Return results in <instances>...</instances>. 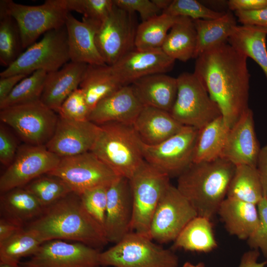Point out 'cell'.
<instances>
[{"mask_svg":"<svg viewBox=\"0 0 267 267\" xmlns=\"http://www.w3.org/2000/svg\"><path fill=\"white\" fill-rule=\"evenodd\" d=\"M234 15L242 25L267 27V7L256 11H236Z\"/></svg>","mask_w":267,"mask_h":267,"instance_id":"47","label":"cell"},{"mask_svg":"<svg viewBox=\"0 0 267 267\" xmlns=\"http://www.w3.org/2000/svg\"><path fill=\"white\" fill-rule=\"evenodd\" d=\"M0 267H23L19 264H12L0 262Z\"/></svg>","mask_w":267,"mask_h":267,"instance_id":"55","label":"cell"},{"mask_svg":"<svg viewBox=\"0 0 267 267\" xmlns=\"http://www.w3.org/2000/svg\"><path fill=\"white\" fill-rule=\"evenodd\" d=\"M24 227L3 218L0 219V243L6 240Z\"/></svg>","mask_w":267,"mask_h":267,"instance_id":"52","label":"cell"},{"mask_svg":"<svg viewBox=\"0 0 267 267\" xmlns=\"http://www.w3.org/2000/svg\"><path fill=\"white\" fill-rule=\"evenodd\" d=\"M42 243L34 232L24 228L0 243V262L19 264L22 258L35 254Z\"/></svg>","mask_w":267,"mask_h":267,"instance_id":"37","label":"cell"},{"mask_svg":"<svg viewBox=\"0 0 267 267\" xmlns=\"http://www.w3.org/2000/svg\"><path fill=\"white\" fill-rule=\"evenodd\" d=\"M177 79V95L170 113L177 121L200 130L222 116L218 104L194 72L182 73Z\"/></svg>","mask_w":267,"mask_h":267,"instance_id":"6","label":"cell"},{"mask_svg":"<svg viewBox=\"0 0 267 267\" xmlns=\"http://www.w3.org/2000/svg\"><path fill=\"white\" fill-rule=\"evenodd\" d=\"M3 0L8 13L19 26L24 49L36 43L41 35L64 26L70 13L67 0H46L38 5Z\"/></svg>","mask_w":267,"mask_h":267,"instance_id":"10","label":"cell"},{"mask_svg":"<svg viewBox=\"0 0 267 267\" xmlns=\"http://www.w3.org/2000/svg\"><path fill=\"white\" fill-rule=\"evenodd\" d=\"M227 231L240 239H248L260 222L257 205L226 197L218 213Z\"/></svg>","mask_w":267,"mask_h":267,"instance_id":"26","label":"cell"},{"mask_svg":"<svg viewBox=\"0 0 267 267\" xmlns=\"http://www.w3.org/2000/svg\"><path fill=\"white\" fill-rule=\"evenodd\" d=\"M235 169V165L222 158L192 163L178 177L177 187L197 216L211 220L226 197Z\"/></svg>","mask_w":267,"mask_h":267,"instance_id":"3","label":"cell"},{"mask_svg":"<svg viewBox=\"0 0 267 267\" xmlns=\"http://www.w3.org/2000/svg\"><path fill=\"white\" fill-rule=\"evenodd\" d=\"M260 222L255 232L247 239L251 249L260 250L267 260V201L264 197L257 205Z\"/></svg>","mask_w":267,"mask_h":267,"instance_id":"44","label":"cell"},{"mask_svg":"<svg viewBox=\"0 0 267 267\" xmlns=\"http://www.w3.org/2000/svg\"><path fill=\"white\" fill-rule=\"evenodd\" d=\"M88 64L69 61L60 69L47 73L41 101L58 113L62 104L83 80Z\"/></svg>","mask_w":267,"mask_h":267,"instance_id":"23","label":"cell"},{"mask_svg":"<svg viewBox=\"0 0 267 267\" xmlns=\"http://www.w3.org/2000/svg\"><path fill=\"white\" fill-rule=\"evenodd\" d=\"M44 208L24 187L1 193V217L24 227L42 213Z\"/></svg>","mask_w":267,"mask_h":267,"instance_id":"27","label":"cell"},{"mask_svg":"<svg viewBox=\"0 0 267 267\" xmlns=\"http://www.w3.org/2000/svg\"><path fill=\"white\" fill-rule=\"evenodd\" d=\"M146 236L131 231L108 249L100 252V266L178 267V258L171 250Z\"/></svg>","mask_w":267,"mask_h":267,"instance_id":"5","label":"cell"},{"mask_svg":"<svg viewBox=\"0 0 267 267\" xmlns=\"http://www.w3.org/2000/svg\"><path fill=\"white\" fill-rule=\"evenodd\" d=\"M21 32L15 19L0 1V64L7 68L24 51Z\"/></svg>","mask_w":267,"mask_h":267,"instance_id":"35","label":"cell"},{"mask_svg":"<svg viewBox=\"0 0 267 267\" xmlns=\"http://www.w3.org/2000/svg\"><path fill=\"white\" fill-rule=\"evenodd\" d=\"M47 73L37 70L22 79L0 102V109L40 100Z\"/></svg>","mask_w":267,"mask_h":267,"instance_id":"38","label":"cell"},{"mask_svg":"<svg viewBox=\"0 0 267 267\" xmlns=\"http://www.w3.org/2000/svg\"><path fill=\"white\" fill-rule=\"evenodd\" d=\"M91 150L118 176L130 179L145 162L143 144L133 124L108 122L100 125Z\"/></svg>","mask_w":267,"mask_h":267,"instance_id":"4","label":"cell"},{"mask_svg":"<svg viewBox=\"0 0 267 267\" xmlns=\"http://www.w3.org/2000/svg\"><path fill=\"white\" fill-rule=\"evenodd\" d=\"M134 14L115 5L109 15L100 23L95 40L98 51L106 64H114L135 48L138 25Z\"/></svg>","mask_w":267,"mask_h":267,"instance_id":"12","label":"cell"},{"mask_svg":"<svg viewBox=\"0 0 267 267\" xmlns=\"http://www.w3.org/2000/svg\"><path fill=\"white\" fill-rule=\"evenodd\" d=\"M260 252L257 249H251L243 254L238 267H265L267 260L262 263L258 262Z\"/></svg>","mask_w":267,"mask_h":267,"instance_id":"51","label":"cell"},{"mask_svg":"<svg viewBox=\"0 0 267 267\" xmlns=\"http://www.w3.org/2000/svg\"><path fill=\"white\" fill-rule=\"evenodd\" d=\"M113 1L117 7L122 9L133 13L137 12L142 22L162 13L152 0H113Z\"/></svg>","mask_w":267,"mask_h":267,"instance_id":"45","label":"cell"},{"mask_svg":"<svg viewBox=\"0 0 267 267\" xmlns=\"http://www.w3.org/2000/svg\"><path fill=\"white\" fill-rule=\"evenodd\" d=\"M226 197L257 205L264 195L257 167L247 165L235 166Z\"/></svg>","mask_w":267,"mask_h":267,"instance_id":"34","label":"cell"},{"mask_svg":"<svg viewBox=\"0 0 267 267\" xmlns=\"http://www.w3.org/2000/svg\"><path fill=\"white\" fill-rule=\"evenodd\" d=\"M143 107L131 85L124 86L98 102L88 120L97 125L108 122L133 124Z\"/></svg>","mask_w":267,"mask_h":267,"instance_id":"21","label":"cell"},{"mask_svg":"<svg viewBox=\"0 0 267 267\" xmlns=\"http://www.w3.org/2000/svg\"><path fill=\"white\" fill-rule=\"evenodd\" d=\"M229 130L222 116L199 130L192 163L221 158Z\"/></svg>","mask_w":267,"mask_h":267,"instance_id":"32","label":"cell"},{"mask_svg":"<svg viewBox=\"0 0 267 267\" xmlns=\"http://www.w3.org/2000/svg\"><path fill=\"white\" fill-rule=\"evenodd\" d=\"M122 87L111 66L105 64L88 65L79 88L83 90L91 112L101 100Z\"/></svg>","mask_w":267,"mask_h":267,"instance_id":"29","label":"cell"},{"mask_svg":"<svg viewBox=\"0 0 267 267\" xmlns=\"http://www.w3.org/2000/svg\"><path fill=\"white\" fill-rule=\"evenodd\" d=\"M24 187L36 198L44 208L73 192L61 178L47 174L37 178Z\"/></svg>","mask_w":267,"mask_h":267,"instance_id":"39","label":"cell"},{"mask_svg":"<svg viewBox=\"0 0 267 267\" xmlns=\"http://www.w3.org/2000/svg\"><path fill=\"white\" fill-rule=\"evenodd\" d=\"M108 186H99L85 191L80 195L82 203L90 215L103 227L107 203Z\"/></svg>","mask_w":267,"mask_h":267,"instance_id":"42","label":"cell"},{"mask_svg":"<svg viewBox=\"0 0 267 267\" xmlns=\"http://www.w3.org/2000/svg\"><path fill=\"white\" fill-rule=\"evenodd\" d=\"M113 0H67L69 12L75 11L85 17L101 23L114 7Z\"/></svg>","mask_w":267,"mask_h":267,"instance_id":"41","label":"cell"},{"mask_svg":"<svg viewBox=\"0 0 267 267\" xmlns=\"http://www.w3.org/2000/svg\"><path fill=\"white\" fill-rule=\"evenodd\" d=\"M99 250L79 242L52 240L42 244L23 267H100Z\"/></svg>","mask_w":267,"mask_h":267,"instance_id":"16","label":"cell"},{"mask_svg":"<svg viewBox=\"0 0 267 267\" xmlns=\"http://www.w3.org/2000/svg\"><path fill=\"white\" fill-rule=\"evenodd\" d=\"M197 34L193 20L179 17L170 29L161 49L174 60L186 62L194 58Z\"/></svg>","mask_w":267,"mask_h":267,"instance_id":"31","label":"cell"},{"mask_svg":"<svg viewBox=\"0 0 267 267\" xmlns=\"http://www.w3.org/2000/svg\"><path fill=\"white\" fill-rule=\"evenodd\" d=\"M100 23L83 17L82 20L80 21L69 13L65 27L71 61L88 65L105 64L95 40Z\"/></svg>","mask_w":267,"mask_h":267,"instance_id":"22","label":"cell"},{"mask_svg":"<svg viewBox=\"0 0 267 267\" xmlns=\"http://www.w3.org/2000/svg\"><path fill=\"white\" fill-rule=\"evenodd\" d=\"M133 125L142 142L148 145L165 141L184 126L170 112L149 106L143 107Z\"/></svg>","mask_w":267,"mask_h":267,"instance_id":"25","label":"cell"},{"mask_svg":"<svg viewBox=\"0 0 267 267\" xmlns=\"http://www.w3.org/2000/svg\"><path fill=\"white\" fill-rule=\"evenodd\" d=\"M13 135L2 125L0 126V162L8 167L13 162L18 150Z\"/></svg>","mask_w":267,"mask_h":267,"instance_id":"46","label":"cell"},{"mask_svg":"<svg viewBox=\"0 0 267 267\" xmlns=\"http://www.w3.org/2000/svg\"><path fill=\"white\" fill-rule=\"evenodd\" d=\"M257 169L261 182L264 197L267 201V144L261 149Z\"/></svg>","mask_w":267,"mask_h":267,"instance_id":"50","label":"cell"},{"mask_svg":"<svg viewBox=\"0 0 267 267\" xmlns=\"http://www.w3.org/2000/svg\"><path fill=\"white\" fill-rule=\"evenodd\" d=\"M267 27L237 25L227 42L236 49L254 60L262 68L267 79Z\"/></svg>","mask_w":267,"mask_h":267,"instance_id":"28","label":"cell"},{"mask_svg":"<svg viewBox=\"0 0 267 267\" xmlns=\"http://www.w3.org/2000/svg\"><path fill=\"white\" fill-rule=\"evenodd\" d=\"M70 61L65 25L45 33L0 73V77L15 74L29 75L37 70L55 71Z\"/></svg>","mask_w":267,"mask_h":267,"instance_id":"8","label":"cell"},{"mask_svg":"<svg viewBox=\"0 0 267 267\" xmlns=\"http://www.w3.org/2000/svg\"><path fill=\"white\" fill-rule=\"evenodd\" d=\"M179 17L165 13L138 24L135 40V48L147 50L161 48L172 27Z\"/></svg>","mask_w":267,"mask_h":267,"instance_id":"36","label":"cell"},{"mask_svg":"<svg viewBox=\"0 0 267 267\" xmlns=\"http://www.w3.org/2000/svg\"><path fill=\"white\" fill-rule=\"evenodd\" d=\"M175 62L161 48L147 50L134 48L110 66L124 86L148 75L166 73L172 69Z\"/></svg>","mask_w":267,"mask_h":267,"instance_id":"19","label":"cell"},{"mask_svg":"<svg viewBox=\"0 0 267 267\" xmlns=\"http://www.w3.org/2000/svg\"><path fill=\"white\" fill-rule=\"evenodd\" d=\"M261 149L255 130L254 114L249 108L230 129L221 158L235 166L257 167Z\"/></svg>","mask_w":267,"mask_h":267,"instance_id":"20","label":"cell"},{"mask_svg":"<svg viewBox=\"0 0 267 267\" xmlns=\"http://www.w3.org/2000/svg\"><path fill=\"white\" fill-rule=\"evenodd\" d=\"M197 213L177 187L170 184L163 193L152 218L150 237L159 243L174 241Z\"/></svg>","mask_w":267,"mask_h":267,"instance_id":"14","label":"cell"},{"mask_svg":"<svg viewBox=\"0 0 267 267\" xmlns=\"http://www.w3.org/2000/svg\"><path fill=\"white\" fill-rule=\"evenodd\" d=\"M25 228L43 243L52 240L79 242L99 250L108 243L103 227L87 212L80 196L73 192L44 207Z\"/></svg>","mask_w":267,"mask_h":267,"instance_id":"2","label":"cell"},{"mask_svg":"<svg viewBox=\"0 0 267 267\" xmlns=\"http://www.w3.org/2000/svg\"><path fill=\"white\" fill-rule=\"evenodd\" d=\"M227 6L234 12L256 11L267 7V0H230Z\"/></svg>","mask_w":267,"mask_h":267,"instance_id":"48","label":"cell"},{"mask_svg":"<svg viewBox=\"0 0 267 267\" xmlns=\"http://www.w3.org/2000/svg\"><path fill=\"white\" fill-rule=\"evenodd\" d=\"M99 130L98 125L89 120L73 121L59 116L54 133L45 146L60 158L91 151Z\"/></svg>","mask_w":267,"mask_h":267,"instance_id":"18","label":"cell"},{"mask_svg":"<svg viewBox=\"0 0 267 267\" xmlns=\"http://www.w3.org/2000/svg\"><path fill=\"white\" fill-rule=\"evenodd\" d=\"M217 247L211 219L197 216L183 229L174 241L172 248L208 253Z\"/></svg>","mask_w":267,"mask_h":267,"instance_id":"33","label":"cell"},{"mask_svg":"<svg viewBox=\"0 0 267 267\" xmlns=\"http://www.w3.org/2000/svg\"><path fill=\"white\" fill-rule=\"evenodd\" d=\"M197 34L196 47L194 58L220 44L227 42L237 25L235 15L225 12L220 17L211 20H193Z\"/></svg>","mask_w":267,"mask_h":267,"instance_id":"30","label":"cell"},{"mask_svg":"<svg viewBox=\"0 0 267 267\" xmlns=\"http://www.w3.org/2000/svg\"><path fill=\"white\" fill-rule=\"evenodd\" d=\"M156 6L163 12L170 5L172 0H152Z\"/></svg>","mask_w":267,"mask_h":267,"instance_id":"53","label":"cell"},{"mask_svg":"<svg viewBox=\"0 0 267 267\" xmlns=\"http://www.w3.org/2000/svg\"><path fill=\"white\" fill-rule=\"evenodd\" d=\"M28 76L25 74H15L0 77V102L9 95L22 79Z\"/></svg>","mask_w":267,"mask_h":267,"instance_id":"49","label":"cell"},{"mask_svg":"<svg viewBox=\"0 0 267 267\" xmlns=\"http://www.w3.org/2000/svg\"><path fill=\"white\" fill-rule=\"evenodd\" d=\"M182 267H206V266L202 262H200L197 264L194 265L189 262H187L183 264Z\"/></svg>","mask_w":267,"mask_h":267,"instance_id":"54","label":"cell"},{"mask_svg":"<svg viewBox=\"0 0 267 267\" xmlns=\"http://www.w3.org/2000/svg\"><path fill=\"white\" fill-rule=\"evenodd\" d=\"M60 159L45 146H20L13 162L0 177V193L24 187L37 178L50 173L57 166Z\"/></svg>","mask_w":267,"mask_h":267,"instance_id":"15","label":"cell"},{"mask_svg":"<svg viewBox=\"0 0 267 267\" xmlns=\"http://www.w3.org/2000/svg\"><path fill=\"white\" fill-rule=\"evenodd\" d=\"M63 180L74 193L109 186L118 176L91 151L61 158L57 166L48 173Z\"/></svg>","mask_w":267,"mask_h":267,"instance_id":"11","label":"cell"},{"mask_svg":"<svg viewBox=\"0 0 267 267\" xmlns=\"http://www.w3.org/2000/svg\"><path fill=\"white\" fill-rule=\"evenodd\" d=\"M90 113L83 91L78 88L64 101L57 113L65 119L84 121L88 120Z\"/></svg>","mask_w":267,"mask_h":267,"instance_id":"43","label":"cell"},{"mask_svg":"<svg viewBox=\"0 0 267 267\" xmlns=\"http://www.w3.org/2000/svg\"><path fill=\"white\" fill-rule=\"evenodd\" d=\"M133 200L130 180L118 177L107 189L103 228L108 242H119L131 231Z\"/></svg>","mask_w":267,"mask_h":267,"instance_id":"17","label":"cell"},{"mask_svg":"<svg viewBox=\"0 0 267 267\" xmlns=\"http://www.w3.org/2000/svg\"><path fill=\"white\" fill-rule=\"evenodd\" d=\"M247 58L227 42L208 49L196 58L194 73L205 85L230 129L249 108Z\"/></svg>","mask_w":267,"mask_h":267,"instance_id":"1","label":"cell"},{"mask_svg":"<svg viewBox=\"0 0 267 267\" xmlns=\"http://www.w3.org/2000/svg\"><path fill=\"white\" fill-rule=\"evenodd\" d=\"M162 13L176 17H185L192 20H211L221 17L224 12L211 9L196 0H172Z\"/></svg>","mask_w":267,"mask_h":267,"instance_id":"40","label":"cell"},{"mask_svg":"<svg viewBox=\"0 0 267 267\" xmlns=\"http://www.w3.org/2000/svg\"><path fill=\"white\" fill-rule=\"evenodd\" d=\"M199 130L184 126L178 133L155 145L143 144L145 161L168 175L178 177L193 162Z\"/></svg>","mask_w":267,"mask_h":267,"instance_id":"13","label":"cell"},{"mask_svg":"<svg viewBox=\"0 0 267 267\" xmlns=\"http://www.w3.org/2000/svg\"><path fill=\"white\" fill-rule=\"evenodd\" d=\"M130 85L143 106L170 113L177 95V78L166 73H157L142 77Z\"/></svg>","mask_w":267,"mask_h":267,"instance_id":"24","label":"cell"},{"mask_svg":"<svg viewBox=\"0 0 267 267\" xmlns=\"http://www.w3.org/2000/svg\"><path fill=\"white\" fill-rule=\"evenodd\" d=\"M170 178L145 161L129 179L133 200L131 231L150 238L152 218L161 196L171 184Z\"/></svg>","mask_w":267,"mask_h":267,"instance_id":"7","label":"cell"},{"mask_svg":"<svg viewBox=\"0 0 267 267\" xmlns=\"http://www.w3.org/2000/svg\"><path fill=\"white\" fill-rule=\"evenodd\" d=\"M0 119L25 144L45 146L54 133L59 115L39 100L1 109Z\"/></svg>","mask_w":267,"mask_h":267,"instance_id":"9","label":"cell"}]
</instances>
